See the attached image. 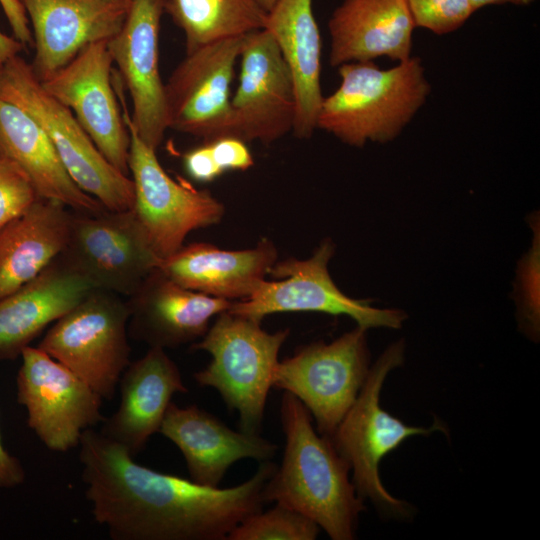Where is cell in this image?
Masks as SVG:
<instances>
[{"instance_id":"5b68a950","label":"cell","mask_w":540,"mask_h":540,"mask_svg":"<svg viewBox=\"0 0 540 540\" xmlns=\"http://www.w3.org/2000/svg\"><path fill=\"white\" fill-rule=\"evenodd\" d=\"M0 98L20 107L39 124L82 191L107 210L133 208L132 179L106 160L72 111L44 90L30 63L18 54L0 65Z\"/></svg>"},{"instance_id":"83f0119b","label":"cell","mask_w":540,"mask_h":540,"mask_svg":"<svg viewBox=\"0 0 540 540\" xmlns=\"http://www.w3.org/2000/svg\"><path fill=\"white\" fill-rule=\"evenodd\" d=\"M320 527L302 513L280 503L242 520L228 540H314Z\"/></svg>"},{"instance_id":"3957f363","label":"cell","mask_w":540,"mask_h":540,"mask_svg":"<svg viewBox=\"0 0 540 540\" xmlns=\"http://www.w3.org/2000/svg\"><path fill=\"white\" fill-rule=\"evenodd\" d=\"M338 68L340 83L323 97L316 129L361 148L394 141L427 102L431 84L420 57L383 69L374 61Z\"/></svg>"},{"instance_id":"2e32d148","label":"cell","mask_w":540,"mask_h":540,"mask_svg":"<svg viewBox=\"0 0 540 540\" xmlns=\"http://www.w3.org/2000/svg\"><path fill=\"white\" fill-rule=\"evenodd\" d=\"M167 0H130L126 19L107 45L132 100V126L154 150L168 129L165 84L159 71V31Z\"/></svg>"},{"instance_id":"484cf974","label":"cell","mask_w":540,"mask_h":540,"mask_svg":"<svg viewBox=\"0 0 540 540\" xmlns=\"http://www.w3.org/2000/svg\"><path fill=\"white\" fill-rule=\"evenodd\" d=\"M1 155L26 172L39 197L76 212L98 213L106 208L82 191L65 169L51 140L24 110L0 98Z\"/></svg>"},{"instance_id":"7c38bea8","label":"cell","mask_w":540,"mask_h":540,"mask_svg":"<svg viewBox=\"0 0 540 540\" xmlns=\"http://www.w3.org/2000/svg\"><path fill=\"white\" fill-rule=\"evenodd\" d=\"M17 373V401L27 425L51 451L79 446L85 430L104 421L103 398L74 372L38 347L23 349Z\"/></svg>"},{"instance_id":"9a60e30c","label":"cell","mask_w":540,"mask_h":540,"mask_svg":"<svg viewBox=\"0 0 540 540\" xmlns=\"http://www.w3.org/2000/svg\"><path fill=\"white\" fill-rule=\"evenodd\" d=\"M238 87L231 98L234 134L271 144L292 132L296 94L291 72L265 28L245 35Z\"/></svg>"},{"instance_id":"4316f807","label":"cell","mask_w":540,"mask_h":540,"mask_svg":"<svg viewBox=\"0 0 540 540\" xmlns=\"http://www.w3.org/2000/svg\"><path fill=\"white\" fill-rule=\"evenodd\" d=\"M165 12L183 31L186 53L264 28L267 15L252 0H167Z\"/></svg>"},{"instance_id":"6da1fadb","label":"cell","mask_w":540,"mask_h":540,"mask_svg":"<svg viewBox=\"0 0 540 540\" xmlns=\"http://www.w3.org/2000/svg\"><path fill=\"white\" fill-rule=\"evenodd\" d=\"M85 497L94 520L114 540H226L263 509V489L276 465L229 488L209 487L135 462L121 445L87 429L79 443Z\"/></svg>"},{"instance_id":"f1b7e54d","label":"cell","mask_w":540,"mask_h":540,"mask_svg":"<svg viewBox=\"0 0 540 540\" xmlns=\"http://www.w3.org/2000/svg\"><path fill=\"white\" fill-rule=\"evenodd\" d=\"M416 27L436 35L452 33L475 12L470 0H406Z\"/></svg>"},{"instance_id":"d4e9b609","label":"cell","mask_w":540,"mask_h":540,"mask_svg":"<svg viewBox=\"0 0 540 540\" xmlns=\"http://www.w3.org/2000/svg\"><path fill=\"white\" fill-rule=\"evenodd\" d=\"M71 214L59 202L38 198L0 229V298L33 280L63 253Z\"/></svg>"},{"instance_id":"d590c367","label":"cell","mask_w":540,"mask_h":540,"mask_svg":"<svg viewBox=\"0 0 540 540\" xmlns=\"http://www.w3.org/2000/svg\"><path fill=\"white\" fill-rule=\"evenodd\" d=\"M535 0H470V3L476 12L478 9L493 6V5H515V6H528Z\"/></svg>"},{"instance_id":"1f68e13d","label":"cell","mask_w":540,"mask_h":540,"mask_svg":"<svg viewBox=\"0 0 540 540\" xmlns=\"http://www.w3.org/2000/svg\"><path fill=\"white\" fill-rule=\"evenodd\" d=\"M207 142L214 161L222 173L245 171L254 165L253 156L246 142L235 136H224Z\"/></svg>"},{"instance_id":"4dcf8cb0","label":"cell","mask_w":540,"mask_h":540,"mask_svg":"<svg viewBox=\"0 0 540 540\" xmlns=\"http://www.w3.org/2000/svg\"><path fill=\"white\" fill-rule=\"evenodd\" d=\"M519 278L521 327L528 336L536 338L539 333V232L521 265Z\"/></svg>"},{"instance_id":"d6a6232c","label":"cell","mask_w":540,"mask_h":540,"mask_svg":"<svg viewBox=\"0 0 540 540\" xmlns=\"http://www.w3.org/2000/svg\"><path fill=\"white\" fill-rule=\"evenodd\" d=\"M183 165L187 174L199 182H211L223 174L207 142L187 151L183 156Z\"/></svg>"},{"instance_id":"74e56055","label":"cell","mask_w":540,"mask_h":540,"mask_svg":"<svg viewBox=\"0 0 540 540\" xmlns=\"http://www.w3.org/2000/svg\"><path fill=\"white\" fill-rule=\"evenodd\" d=\"M0 155H1V149H0Z\"/></svg>"},{"instance_id":"836d02e7","label":"cell","mask_w":540,"mask_h":540,"mask_svg":"<svg viewBox=\"0 0 540 540\" xmlns=\"http://www.w3.org/2000/svg\"><path fill=\"white\" fill-rule=\"evenodd\" d=\"M0 5L11 26L14 38L24 46L32 44L33 37L29 20L20 0H0Z\"/></svg>"},{"instance_id":"44dd1931","label":"cell","mask_w":540,"mask_h":540,"mask_svg":"<svg viewBox=\"0 0 540 540\" xmlns=\"http://www.w3.org/2000/svg\"><path fill=\"white\" fill-rule=\"evenodd\" d=\"M415 28L406 0H343L328 20L330 65L404 61L412 56Z\"/></svg>"},{"instance_id":"d6986e66","label":"cell","mask_w":540,"mask_h":540,"mask_svg":"<svg viewBox=\"0 0 540 540\" xmlns=\"http://www.w3.org/2000/svg\"><path fill=\"white\" fill-rule=\"evenodd\" d=\"M182 453L190 479L218 487L238 460L269 461L277 446L260 434L234 431L206 410L171 402L159 431Z\"/></svg>"},{"instance_id":"5bb4252c","label":"cell","mask_w":540,"mask_h":540,"mask_svg":"<svg viewBox=\"0 0 540 540\" xmlns=\"http://www.w3.org/2000/svg\"><path fill=\"white\" fill-rule=\"evenodd\" d=\"M107 42L87 45L41 85L72 111L106 160L128 176L130 135L112 83Z\"/></svg>"},{"instance_id":"7402d4cb","label":"cell","mask_w":540,"mask_h":540,"mask_svg":"<svg viewBox=\"0 0 540 540\" xmlns=\"http://www.w3.org/2000/svg\"><path fill=\"white\" fill-rule=\"evenodd\" d=\"M94 289L59 256L33 280L0 298V361L20 357L44 329Z\"/></svg>"},{"instance_id":"7a4b0ae2","label":"cell","mask_w":540,"mask_h":540,"mask_svg":"<svg viewBox=\"0 0 540 540\" xmlns=\"http://www.w3.org/2000/svg\"><path fill=\"white\" fill-rule=\"evenodd\" d=\"M285 449L263 489L265 503L276 502L313 520L333 540H351L365 510L350 466L330 438L317 433L304 404L289 392L281 400Z\"/></svg>"},{"instance_id":"ba28073f","label":"cell","mask_w":540,"mask_h":540,"mask_svg":"<svg viewBox=\"0 0 540 540\" xmlns=\"http://www.w3.org/2000/svg\"><path fill=\"white\" fill-rule=\"evenodd\" d=\"M129 316L120 295L94 289L52 324L37 347L110 401L131 362Z\"/></svg>"},{"instance_id":"8992f818","label":"cell","mask_w":540,"mask_h":540,"mask_svg":"<svg viewBox=\"0 0 540 540\" xmlns=\"http://www.w3.org/2000/svg\"><path fill=\"white\" fill-rule=\"evenodd\" d=\"M404 342L391 344L370 368L350 409L330 438L353 472L352 483L361 499H370L384 512L397 517L410 514L409 505L387 492L379 477L381 460L407 438L443 431L435 421L429 428L407 425L385 411L380 393L390 371L404 361Z\"/></svg>"},{"instance_id":"277c9868","label":"cell","mask_w":540,"mask_h":540,"mask_svg":"<svg viewBox=\"0 0 540 540\" xmlns=\"http://www.w3.org/2000/svg\"><path fill=\"white\" fill-rule=\"evenodd\" d=\"M289 332L269 333L261 322L227 310L190 348L211 355L209 364L193 378L200 386L216 389L227 407L237 411L243 432L260 434L279 351Z\"/></svg>"},{"instance_id":"30bf717a","label":"cell","mask_w":540,"mask_h":540,"mask_svg":"<svg viewBox=\"0 0 540 540\" xmlns=\"http://www.w3.org/2000/svg\"><path fill=\"white\" fill-rule=\"evenodd\" d=\"M334 251V243L325 239L308 259L277 261L269 271L277 280L265 279L249 298L232 301L228 311L259 322L274 313L321 312L349 316L366 330L401 328L407 319L403 311L375 308L339 290L328 270Z\"/></svg>"},{"instance_id":"cb8c5ba5","label":"cell","mask_w":540,"mask_h":540,"mask_svg":"<svg viewBox=\"0 0 540 540\" xmlns=\"http://www.w3.org/2000/svg\"><path fill=\"white\" fill-rule=\"evenodd\" d=\"M264 28L274 37L291 72L296 94L293 134L310 138L323 100L322 40L312 0H278L267 13Z\"/></svg>"},{"instance_id":"9c48e42d","label":"cell","mask_w":540,"mask_h":540,"mask_svg":"<svg viewBox=\"0 0 540 540\" xmlns=\"http://www.w3.org/2000/svg\"><path fill=\"white\" fill-rule=\"evenodd\" d=\"M366 329L357 326L330 343L314 342L279 361L273 387L293 394L328 438L356 400L370 371Z\"/></svg>"},{"instance_id":"f546056e","label":"cell","mask_w":540,"mask_h":540,"mask_svg":"<svg viewBox=\"0 0 540 540\" xmlns=\"http://www.w3.org/2000/svg\"><path fill=\"white\" fill-rule=\"evenodd\" d=\"M39 197L26 172L0 155V229L25 212Z\"/></svg>"},{"instance_id":"ffe728a7","label":"cell","mask_w":540,"mask_h":540,"mask_svg":"<svg viewBox=\"0 0 540 540\" xmlns=\"http://www.w3.org/2000/svg\"><path fill=\"white\" fill-rule=\"evenodd\" d=\"M118 385L119 407L104 419L100 432L135 457L160 431L172 397L188 388L177 364L160 347H150L130 362Z\"/></svg>"},{"instance_id":"8d00e7d4","label":"cell","mask_w":540,"mask_h":540,"mask_svg":"<svg viewBox=\"0 0 540 540\" xmlns=\"http://www.w3.org/2000/svg\"><path fill=\"white\" fill-rule=\"evenodd\" d=\"M265 13H268L278 0H252Z\"/></svg>"},{"instance_id":"8fae6325","label":"cell","mask_w":540,"mask_h":540,"mask_svg":"<svg viewBox=\"0 0 540 540\" xmlns=\"http://www.w3.org/2000/svg\"><path fill=\"white\" fill-rule=\"evenodd\" d=\"M61 258L95 289L130 297L162 261L133 209L72 211Z\"/></svg>"},{"instance_id":"603a6c76","label":"cell","mask_w":540,"mask_h":540,"mask_svg":"<svg viewBox=\"0 0 540 540\" xmlns=\"http://www.w3.org/2000/svg\"><path fill=\"white\" fill-rule=\"evenodd\" d=\"M277 257V248L266 238L244 250L192 243L163 259L158 268L187 289L229 301L244 300L269 275Z\"/></svg>"},{"instance_id":"ac0fdd59","label":"cell","mask_w":540,"mask_h":540,"mask_svg":"<svg viewBox=\"0 0 540 540\" xmlns=\"http://www.w3.org/2000/svg\"><path fill=\"white\" fill-rule=\"evenodd\" d=\"M232 301L187 289L159 268L127 301L128 332L150 347L176 348L201 339L210 321L227 311Z\"/></svg>"},{"instance_id":"4fadbf2b","label":"cell","mask_w":540,"mask_h":540,"mask_svg":"<svg viewBox=\"0 0 540 540\" xmlns=\"http://www.w3.org/2000/svg\"><path fill=\"white\" fill-rule=\"evenodd\" d=\"M245 35L186 53L165 84L168 129L204 141L235 136L231 85Z\"/></svg>"},{"instance_id":"e575fe53","label":"cell","mask_w":540,"mask_h":540,"mask_svg":"<svg viewBox=\"0 0 540 540\" xmlns=\"http://www.w3.org/2000/svg\"><path fill=\"white\" fill-rule=\"evenodd\" d=\"M25 470L20 460L8 452L0 434V489H11L25 481Z\"/></svg>"},{"instance_id":"52a82bcc","label":"cell","mask_w":540,"mask_h":540,"mask_svg":"<svg viewBox=\"0 0 540 540\" xmlns=\"http://www.w3.org/2000/svg\"><path fill=\"white\" fill-rule=\"evenodd\" d=\"M112 83L130 135L128 167L134 186L133 211L158 256L177 252L187 235L216 224L224 205L208 190L195 188L181 177L172 178L161 166L156 150L146 145L132 126L124 85L116 70Z\"/></svg>"},{"instance_id":"e0dca14e","label":"cell","mask_w":540,"mask_h":540,"mask_svg":"<svg viewBox=\"0 0 540 540\" xmlns=\"http://www.w3.org/2000/svg\"><path fill=\"white\" fill-rule=\"evenodd\" d=\"M33 29L30 63L42 82L87 45L108 41L124 24L130 0H20Z\"/></svg>"}]
</instances>
